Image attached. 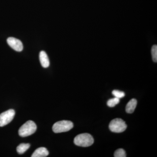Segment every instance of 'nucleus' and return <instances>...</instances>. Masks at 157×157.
Returning a JSON list of instances; mask_svg holds the SVG:
<instances>
[{"label":"nucleus","instance_id":"f257e3e1","mask_svg":"<svg viewBox=\"0 0 157 157\" xmlns=\"http://www.w3.org/2000/svg\"><path fill=\"white\" fill-rule=\"evenodd\" d=\"M94 139L92 136L88 133L79 134L74 139V143L76 145L82 147H87L92 145Z\"/></svg>","mask_w":157,"mask_h":157},{"label":"nucleus","instance_id":"f03ea898","mask_svg":"<svg viewBox=\"0 0 157 157\" xmlns=\"http://www.w3.org/2000/svg\"><path fill=\"white\" fill-rule=\"evenodd\" d=\"M36 129L37 126L35 123L32 121H28L20 128L18 134L21 137H28L35 133Z\"/></svg>","mask_w":157,"mask_h":157},{"label":"nucleus","instance_id":"7ed1b4c3","mask_svg":"<svg viewBox=\"0 0 157 157\" xmlns=\"http://www.w3.org/2000/svg\"><path fill=\"white\" fill-rule=\"evenodd\" d=\"M73 124L69 121H61L54 124L52 130L55 133L68 132L73 128Z\"/></svg>","mask_w":157,"mask_h":157},{"label":"nucleus","instance_id":"20e7f679","mask_svg":"<svg viewBox=\"0 0 157 157\" xmlns=\"http://www.w3.org/2000/svg\"><path fill=\"white\" fill-rule=\"evenodd\" d=\"M109 129L114 133H121L125 131L127 125L124 121L120 118L113 120L109 124Z\"/></svg>","mask_w":157,"mask_h":157},{"label":"nucleus","instance_id":"39448f33","mask_svg":"<svg viewBox=\"0 0 157 157\" xmlns=\"http://www.w3.org/2000/svg\"><path fill=\"white\" fill-rule=\"evenodd\" d=\"M15 116L14 109H10L0 114V127H2L8 124L12 121Z\"/></svg>","mask_w":157,"mask_h":157},{"label":"nucleus","instance_id":"423d86ee","mask_svg":"<svg viewBox=\"0 0 157 157\" xmlns=\"http://www.w3.org/2000/svg\"><path fill=\"white\" fill-rule=\"evenodd\" d=\"M7 43L11 48L17 52H21L23 49L22 42L19 39L9 37L7 39Z\"/></svg>","mask_w":157,"mask_h":157},{"label":"nucleus","instance_id":"0eeeda50","mask_svg":"<svg viewBox=\"0 0 157 157\" xmlns=\"http://www.w3.org/2000/svg\"><path fill=\"white\" fill-rule=\"evenodd\" d=\"M39 59L43 67L46 68L49 66V60L48 56L45 52L42 51L39 53Z\"/></svg>","mask_w":157,"mask_h":157},{"label":"nucleus","instance_id":"6e6552de","mask_svg":"<svg viewBox=\"0 0 157 157\" xmlns=\"http://www.w3.org/2000/svg\"><path fill=\"white\" fill-rule=\"evenodd\" d=\"M49 154V152L47 149L44 147H39L37 148L33 153V154L32 157H47Z\"/></svg>","mask_w":157,"mask_h":157},{"label":"nucleus","instance_id":"1a4fd4ad","mask_svg":"<svg viewBox=\"0 0 157 157\" xmlns=\"http://www.w3.org/2000/svg\"><path fill=\"white\" fill-rule=\"evenodd\" d=\"M137 105V101L136 99H132L129 101L126 107V111L128 113L134 112Z\"/></svg>","mask_w":157,"mask_h":157},{"label":"nucleus","instance_id":"9d476101","mask_svg":"<svg viewBox=\"0 0 157 157\" xmlns=\"http://www.w3.org/2000/svg\"><path fill=\"white\" fill-rule=\"evenodd\" d=\"M30 146V145L29 144H21L17 147V153L19 154H22L29 148Z\"/></svg>","mask_w":157,"mask_h":157},{"label":"nucleus","instance_id":"9b49d317","mask_svg":"<svg viewBox=\"0 0 157 157\" xmlns=\"http://www.w3.org/2000/svg\"><path fill=\"white\" fill-rule=\"evenodd\" d=\"M120 102V99L117 98L109 99L107 102V105L109 107H114L118 104Z\"/></svg>","mask_w":157,"mask_h":157},{"label":"nucleus","instance_id":"f8f14e48","mask_svg":"<svg viewBox=\"0 0 157 157\" xmlns=\"http://www.w3.org/2000/svg\"><path fill=\"white\" fill-rule=\"evenodd\" d=\"M151 53L152 58L155 63L157 62V45H154L151 47Z\"/></svg>","mask_w":157,"mask_h":157},{"label":"nucleus","instance_id":"ddd939ff","mask_svg":"<svg viewBox=\"0 0 157 157\" xmlns=\"http://www.w3.org/2000/svg\"><path fill=\"white\" fill-rule=\"evenodd\" d=\"M114 156L115 157H126V154L123 149L119 148L117 150L114 152Z\"/></svg>","mask_w":157,"mask_h":157},{"label":"nucleus","instance_id":"4468645a","mask_svg":"<svg viewBox=\"0 0 157 157\" xmlns=\"http://www.w3.org/2000/svg\"><path fill=\"white\" fill-rule=\"evenodd\" d=\"M112 94L115 97V98H119V99L124 98L125 96V94L124 92L118 90H114L113 91Z\"/></svg>","mask_w":157,"mask_h":157}]
</instances>
